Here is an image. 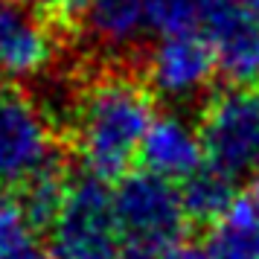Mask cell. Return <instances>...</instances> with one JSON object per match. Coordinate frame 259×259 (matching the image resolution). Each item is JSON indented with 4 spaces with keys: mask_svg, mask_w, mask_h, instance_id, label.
<instances>
[{
    "mask_svg": "<svg viewBox=\"0 0 259 259\" xmlns=\"http://www.w3.org/2000/svg\"><path fill=\"white\" fill-rule=\"evenodd\" d=\"M154 122L152 94L131 76H99L76 105V152L91 178L114 181L128 175Z\"/></svg>",
    "mask_w": 259,
    "mask_h": 259,
    "instance_id": "obj_1",
    "label": "cell"
},
{
    "mask_svg": "<svg viewBox=\"0 0 259 259\" xmlns=\"http://www.w3.org/2000/svg\"><path fill=\"white\" fill-rule=\"evenodd\" d=\"M114 212L125 259H157L169 247L181 245L189 219L175 181H166L149 169L119 178Z\"/></svg>",
    "mask_w": 259,
    "mask_h": 259,
    "instance_id": "obj_2",
    "label": "cell"
},
{
    "mask_svg": "<svg viewBox=\"0 0 259 259\" xmlns=\"http://www.w3.org/2000/svg\"><path fill=\"white\" fill-rule=\"evenodd\" d=\"M50 250L56 259H119L114 192L105 181L84 175L73 181L56 222L50 224Z\"/></svg>",
    "mask_w": 259,
    "mask_h": 259,
    "instance_id": "obj_3",
    "label": "cell"
},
{
    "mask_svg": "<svg viewBox=\"0 0 259 259\" xmlns=\"http://www.w3.org/2000/svg\"><path fill=\"white\" fill-rule=\"evenodd\" d=\"M207 166L227 178L259 172V88H227L207 102L198 122Z\"/></svg>",
    "mask_w": 259,
    "mask_h": 259,
    "instance_id": "obj_4",
    "label": "cell"
},
{
    "mask_svg": "<svg viewBox=\"0 0 259 259\" xmlns=\"http://www.w3.org/2000/svg\"><path fill=\"white\" fill-rule=\"evenodd\" d=\"M56 166V140L44 111L26 94L0 88V187H24Z\"/></svg>",
    "mask_w": 259,
    "mask_h": 259,
    "instance_id": "obj_5",
    "label": "cell"
},
{
    "mask_svg": "<svg viewBox=\"0 0 259 259\" xmlns=\"http://www.w3.org/2000/svg\"><path fill=\"white\" fill-rule=\"evenodd\" d=\"M215 56L204 32L184 29V32H166L152 44L146 56V79L154 94L172 102H187L207 91Z\"/></svg>",
    "mask_w": 259,
    "mask_h": 259,
    "instance_id": "obj_6",
    "label": "cell"
},
{
    "mask_svg": "<svg viewBox=\"0 0 259 259\" xmlns=\"http://www.w3.org/2000/svg\"><path fill=\"white\" fill-rule=\"evenodd\" d=\"M201 26L215 56V70L230 88H259V12L212 0Z\"/></svg>",
    "mask_w": 259,
    "mask_h": 259,
    "instance_id": "obj_7",
    "label": "cell"
},
{
    "mask_svg": "<svg viewBox=\"0 0 259 259\" xmlns=\"http://www.w3.org/2000/svg\"><path fill=\"white\" fill-rule=\"evenodd\" d=\"M56 50L53 29L35 9L0 0V79H38L53 64Z\"/></svg>",
    "mask_w": 259,
    "mask_h": 259,
    "instance_id": "obj_8",
    "label": "cell"
},
{
    "mask_svg": "<svg viewBox=\"0 0 259 259\" xmlns=\"http://www.w3.org/2000/svg\"><path fill=\"white\" fill-rule=\"evenodd\" d=\"M140 157L146 169L166 181H187L204 166L201 131L181 114L154 117L152 128L143 140Z\"/></svg>",
    "mask_w": 259,
    "mask_h": 259,
    "instance_id": "obj_9",
    "label": "cell"
},
{
    "mask_svg": "<svg viewBox=\"0 0 259 259\" xmlns=\"http://www.w3.org/2000/svg\"><path fill=\"white\" fill-rule=\"evenodd\" d=\"M204 250L210 259H259V189L236 195L210 227Z\"/></svg>",
    "mask_w": 259,
    "mask_h": 259,
    "instance_id": "obj_10",
    "label": "cell"
},
{
    "mask_svg": "<svg viewBox=\"0 0 259 259\" xmlns=\"http://www.w3.org/2000/svg\"><path fill=\"white\" fill-rule=\"evenodd\" d=\"M84 26L99 47L114 53L134 47L152 29L146 0H94L84 15Z\"/></svg>",
    "mask_w": 259,
    "mask_h": 259,
    "instance_id": "obj_11",
    "label": "cell"
},
{
    "mask_svg": "<svg viewBox=\"0 0 259 259\" xmlns=\"http://www.w3.org/2000/svg\"><path fill=\"white\" fill-rule=\"evenodd\" d=\"M181 195H184V207H187L189 219L215 224L236 201L233 178H227L212 166H201L195 175L184 181Z\"/></svg>",
    "mask_w": 259,
    "mask_h": 259,
    "instance_id": "obj_12",
    "label": "cell"
},
{
    "mask_svg": "<svg viewBox=\"0 0 259 259\" xmlns=\"http://www.w3.org/2000/svg\"><path fill=\"white\" fill-rule=\"evenodd\" d=\"M0 259H56L12 198H0Z\"/></svg>",
    "mask_w": 259,
    "mask_h": 259,
    "instance_id": "obj_13",
    "label": "cell"
},
{
    "mask_svg": "<svg viewBox=\"0 0 259 259\" xmlns=\"http://www.w3.org/2000/svg\"><path fill=\"white\" fill-rule=\"evenodd\" d=\"M21 189L24 192H21L18 204H21L24 215L29 219V224L38 230V227H50V224L56 222V215H59L70 187L64 184V175H61L59 163H56V166H50V169H44V172H38Z\"/></svg>",
    "mask_w": 259,
    "mask_h": 259,
    "instance_id": "obj_14",
    "label": "cell"
},
{
    "mask_svg": "<svg viewBox=\"0 0 259 259\" xmlns=\"http://www.w3.org/2000/svg\"><path fill=\"white\" fill-rule=\"evenodd\" d=\"M212 0H146L149 24L160 35L195 29L204 21V12Z\"/></svg>",
    "mask_w": 259,
    "mask_h": 259,
    "instance_id": "obj_15",
    "label": "cell"
},
{
    "mask_svg": "<svg viewBox=\"0 0 259 259\" xmlns=\"http://www.w3.org/2000/svg\"><path fill=\"white\" fill-rule=\"evenodd\" d=\"M157 259H210L207 256V250L204 247H195V245H175V247H169L166 253H160Z\"/></svg>",
    "mask_w": 259,
    "mask_h": 259,
    "instance_id": "obj_16",
    "label": "cell"
},
{
    "mask_svg": "<svg viewBox=\"0 0 259 259\" xmlns=\"http://www.w3.org/2000/svg\"><path fill=\"white\" fill-rule=\"evenodd\" d=\"M94 0H56V9L64 18H84Z\"/></svg>",
    "mask_w": 259,
    "mask_h": 259,
    "instance_id": "obj_17",
    "label": "cell"
},
{
    "mask_svg": "<svg viewBox=\"0 0 259 259\" xmlns=\"http://www.w3.org/2000/svg\"><path fill=\"white\" fill-rule=\"evenodd\" d=\"M9 3H18V6H26V9H41V6H56V0H9Z\"/></svg>",
    "mask_w": 259,
    "mask_h": 259,
    "instance_id": "obj_18",
    "label": "cell"
},
{
    "mask_svg": "<svg viewBox=\"0 0 259 259\" xmlns=\"http://www.w3.org/2000/svg\"><path fill=\"white\" fill-rule=\"evenodd\" d=\"M236 6H242V9H250V12H259V0H230Z\"/></svg>",
    "mask_w": 259,
    "mask_h": 259,
    "instance_id": "obj_19",
    "label": "cell"
},
{
    "mask_svg": "<svg viewBox=\"0 0 259 259\" xmlns=\"http://www.w3.org/2000/svg\"><path fill=\"white\" fill-rule=\"evenodd\" d=\"M256 189H259V178H256Z\"/></svg>",
    "mask_w": 259,
    "mask_h": 259,
    "instance_id": "obj_20",
    "label": "cell"
}]
</instances>
